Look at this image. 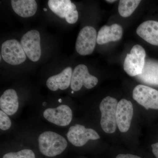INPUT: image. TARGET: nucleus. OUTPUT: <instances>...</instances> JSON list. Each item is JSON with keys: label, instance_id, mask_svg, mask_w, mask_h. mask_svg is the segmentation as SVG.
I'll use <instances>...</instances> for the list:
<instances>
[{"label": "nucleus", "instance_id": "f257e3e1", "mask_svg": "<svg viewBox=\"0 0 158 158\" xmlns=\"http://www.w3.org/2000/svg\"><path fill=\"white\" fill-rule=\"evenodd\" d=\"M38 142L40 152L48 157L60 155L65 150L68 144L64 137L50 131L42 133L39 136Z\"/></svg>", "mask_w": 158, "mask_h": 158}, {"label": "nucleus", "instance_id": "f03ea898", "mask_svg": "<svg viewBox=\"0 0 158 158\" xmlns=\"http://www.w3.org/2000/svg\"><path fill=\"white\" fill-rule=\"evenodd\" d=\"M118 103L116 98L107 96L102 100L100 104L101 126L104 131L108 134L115 132L117 127L116 113Z\"/></svg>", "mask_w": 158, "mask_h": 158}, {"label": "nucleus", "instance_id": "7ed1b4c3", "mask_svg": "<svg viewBox=\"0 0 158 158\" xmlns=\"http://www.w3.org/2000/svg\"><path fill=\"white\" fill-rule=\"evenodd\" d=\"M146 52L141 46L136 44L133 47L130 54L125 59L123 68L128 75L131 77L141 74L144 68Z\"/></svg>", "mask_w": 158, "mask_h": 158}, {"label": "nucleus", "instance_id": "20e7f679", "mask_svg": "<svg viewBox=\"0 0 158 158\" xmlns=\"http://www.w3.org/2000/svg\"><path fill=\"white\" fill-rule=\"evenodd\" d=\"M1 53L4 61L10 65H19L26 60L22 46L16 40H9L3 43Z\"/></svg>", "mask_w": 158, "mask_h": 158}, {"label": "nucleus", "instance_id": "39448f33", "mask_svg": "<svg viewBox=\"0 0 158 158\" xmlns=\"http://www.w3.org/2000/svg\"><path fill=\"white\" fill-rule=\"evenodd\" d=\"M51 11L61 18H65L69 24H74L78 19V12L76 5L70 0H49Z\"/></svg>", "mask_w": 158, "mask_h": 158}, {"label": "nucleus", "instance_id": "423d86ee", "mask_svg": "<svg viewBox=\"0 0 158 158\" xmlns=\"http://www.w3.org/2000/svg\"><path fill=\"white\" fill-rule=\"evenodd\" d=\"M96 30L91 26H86L80 31L78 35L76 49L81 56H87L93 52L97 42Z\"/></svg>", "mask_w": 158, "mask_h": 158}, {"label": "nucleus", "instance_id": "0eeeda50", "mask_svg": "<svg viewBox=\"0 0 158 158\" xmlns=\"http://www.w3.org/2000/svg\"><path fill=\"white\" fill-rule=\"evenodd\" d=\"M98 83V79L89 73L88 67L84 64L77 65L73 72L70 87L72 90L77 91L83 86L91 89Z\"/></svg>", "mask_w": 158, "mask_h": 158}, {"label": "nucleus", "instance_id": "6e6552de", "mask_svg": "<svg viewBox=\"0 0 158 158\" xmlns=\"http://www.w3.org/2000/svg\"><path fill=\"white\" fill-rule=\"evenodd\" d=\"M22 46L26 56L31 61L37 62L41 55L40 47V37L39 32L33 30L28 31L21 40Z\"/></svg>", "mask_w": 158, "mask_h": 158}, {"label": "nucleus", "instance_id": "1a4fd4ad", "mask_svg": "<svg viewBox=\"0 0 158 158\" xmlns=\"http://www.w3.org/2000/svg\"><path fill=\"white\" fill-rule=\"evenodd\" d=\"M133 98L146 110H158V90L143 85L136 86L133 90Z\"/></svg>", "mask_w": 158, "mask_h": 158}, {"label": "nucleus", "instance_id": "9d476101", "mask_svg": "<svg viewBox=\"0 0 158 158\" xmlns=\"http://www.w3.org/2000/svg\"><path fill=\"white\" fill-rule=\"evenodd\" d=\"M66 135L69 142L77 147L84 146L89 140H96L100 138L95 130L86 128L80 124L71 127Z\"/></svg>", "mask_w": 158, "mask_h": 158}, {"label": "nucleus", "instance_id": "9b49d317", "mask_svg": "<svg viewBox=\"0 0 158 158\" xmlns=\"http://www.w3.org/2000/svg\"><path fill=\"white\" fill-rule=\"evenodd\" d=\"M44 118L50 122L64 127L70 123L73 118L71 109L67 105H62L56 108H48L43 113Z\"/></svg>", "mask_w": 158, "mask_h": 158}, {"label": "nucleus", "instance_id": "f8f14e48", "mask_svg": "<svg viewBox=\"0 0 158 158\" xmlns=\"http://www.w3.org/2000/svg\"><path fill=\"white\" fill-rule=\"evenodd\" d=\"M133 113V105L130 101L122 99L118 102L116 109V123L121 132H127L129 130Z\"/></svg>", "mask_w": 158, "mask_h": 158}, {"label": "nucleus", "instance_id": "ddd939ff", "mask_svg": "<svg viewBox=\"0 0 158 158\" xmlns=\"http://www.w3.org/2000/svg\"><path fill=\"white\" fill-rule=\"evenodd\" d=\"M72 69L70 67L65 68L58 74L50 77L46 82L48 88L52 91L67 89L71 85Z\"/></svg>", "mask_w": 158, "mask_h": 158}, {"label": "nucleus", "instance_id": "4468645a", "mask_svg": "<svg viewBox=\"0 0 158 158\" xmlns=\"http://www.w3.org/2000/svg\"><path fill=\"white\" fill-rule=\"evenodd\" d=\"M122 36V27L119 24L115 23L110 26H104L98 31L97 43L102 45L112 41H118Z\"/></svg>", "mask_w": 158, "mask_h": 158}, {"label": "nucleus", "instance_id": "2eb2a0df", "mask_svg": "<svg viewBox=\"0 0 158 158\" xmlns=\"http://www.w3.org/2000/svg\"><path fill=\"white\" fill-rule=\"evenodd\" d=\"M136 32L138 36L148 43L158 46V22H144L138 27Z\"/></svg>", "mask_w": 158, "mask_h": 158}, {"label": "nucleus", "instance_id": "dca6fc26", "mask_svg": "<svg viewBox=\"0 0 158 158\" xmlns=\"http://www.w3.org/2000/svg\"><path fill=\"white\" fill-rule=\"evenodd\" d=\"M18 97L14 89L6 90L0 98V107L2 111L9 116L13 115L18 110Z\"/></svg>", "mask_w": 158, "mask_h": 158}, {"label": "nucleus", "instance_id": "f3484780", "mask_svg": "<svg viewBox=\"0 0 158 158\" xmlns=\"http://www.w3.org/2000/svg\"><path fill=\"white\" fill-rule=\"evenodd\" d=\"M137 77L145 84L158 85V61L151 59L145 60L142 73Z\"/></svg>", "mask_w": 158, "mask_h": 158}, {"label": "nucleus", "instance_id": "a211bd4d", "mask_svg": "<svg viewBox=\"0 0 158 158\" xmlns=\"http://www.w3.org/2000/svg\"><path fill=\"white\" fill-rule=\"evenodd\" d=\"M11 4L15 12L21 17H31L37 11V3L35 0H12Z\"/></svg>", "mask_w": 158, "mask_h": 158}, {"label": "nucleus", "instance_id": "6ab92c4d", "mask_svg": "<svg viewBox=\"0 0 158 158\" xmlns=\"http://www.w3.org/2000/svg\"><path fill=\"white\" fill-rule=\"evenodd\" d=\"M141 2L140 0H120L118 6L119 14L123 17H129L137 9Z\"/></svg>", "mask_w": 158, "mask_h": 158}, {"label": "nucleus", "instance_id": "aec40b11", "mask_svg": "<svg viewBox=\"0 0 158 158\" xmlns=\"http://www.w3.org/2000/svg\"><path fill=\"white\" fill-rule=\"evenodd\" d=\"M3 158H35V156L31 150L24 149L16 152L8 153Z\"/></svg>", "mask_w": 158, "mask_h": 158}, {"label": "nucleus", "instance_id": "412c9836", "mask_svg": "<svg viewBox=\"0 0 158 158\" xmlns=\"http://www.w3.org/2000/svg\"><path fill=\"white\" fill-rule=\"evenodd\" d=\"M11 122L9 116L2 110L0 111V128L3 131L9 130L11 127Z\"/></svg>", "mask_w": 158, "mask_h": 158}, {"label": "nucleus", "instance_id": "4be33fe9", "mask_svg": "<svg viewBox=\"0 0 158 158\" xmlns=\"http://www.w3.org/2000/svg\"><path fill=\"white\" fill-rule=\"evenodd\" d=\"M116 158H141L140 157L136 155H134L132 154H118L116 156Z\"/></svg>", "mask_w": 158, "mask_h": 158}, {"label": "nucleus", "instance_id": "5701e85b", "mask_svg": "<svg viewBox=\"0 0 158 158\" xmlns=\"http://www.w3.org/2000/svg\"><path fill=\"white\" fill-rule=\"evenodd\" d=\"M152 152L156 158H158V142L152 144Z\"/></svg>", "mask_w": 158, "mask_h": 158}, {"label": "nucleus", "instance_id": "b1692460", "mask_svg": "<svg viewBox=\"0 0 158 158\" xmlns=\"http://www.w3.org/2000/svg\"><path fill=\"white\" fill-rule=\"evenodd\" d=\"M106 2H108L109 3H113L114 2H116V1H115V0H108V1H106Z\"/></svg>", "mask_w": 158, "mask_h": 158}, {"label": "nucleus", "instance_id": "393cba45", "mask_svg": "<svg viewBox=\"0 0 158 158\" xmlns=\"http://www.w3.org/2000/svg\"><path fill=\"white\" fill-rule=\"evenodd\" d=\"M58 101H59V102H60V103L62 102V99H61V98L59 99V100H58Z\"/></svg>", "mask_w": 158, "mask_h": 158}, {"label": "nucleus", "instance_id": "a878e982", "mask_svg": "<svg viewBox=\"0 0 158 158\" xmlns=\"http://www.w3.org/2000/svg\"><path fill=\"white\" fill-rule=\"evenodd\" d=\"M44 11H47V9H46V8H44Z\"/></svg>", "mask_w": 158, "mask_h": 158}, {"label": "nucleus", "instance_id": "bb28decb", "mask_svg": "<svg viewBox=\"0 0 158 158\" xmlns=\"http://www.w3.org/2000/svg\"><path fill=\"white\" fill-rule=\"evenodd\" d=\"M43 105L44 106H46V102H44L43 103Z\"/></svg>", "mask_w": 158, "mask_h": 158}, {"label": "nucleus", "instance_id": "cd10ccee", "mask_svg": "<svg viewBox=\"0 0 158 158\" xmlns=\"http://www.w3.org/2000/svg\"><path fill=\"white\" fill-rule=\"evenodd\" d=\"M71 93L72 94H73L74 93L73 90H72V91H71Z\"/></svg>", "mask_w": 158, "mask_h": 158}]
</instances>
